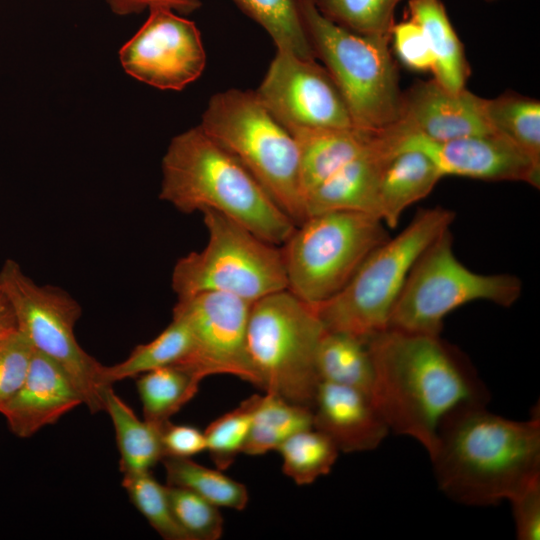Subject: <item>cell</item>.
Returning <instances> with one entry per match:
<instances>
[{
	"label": "cell",
	"instance_id": "6da1fadb",
	"mask_svg": "<svg viewBox=\"0 0 540 540\" xmlns=\"http://www.w3.org/2000/svg\"><path fill=\"white\" fill-rule=\"evenodd\" d=\"M374 367L371 399L390 430L432 452L442 419L490 395L470 361L440 335L386 329L366 339Z\"/></svg>",
	"mask_w": 540,
	"mask_h": 540
},
{
	"label": "cell",
	"instance_id": "7a4b0ae2",
	"mask_svg": "<svg viewBox=\"0 0 540 540\" xmlns=\"http://www.w3.org/2000/svg\"><path fill=\"white\" fill-rule=\"evenodd\" d=\"M439 489L469 506L510 500L540 479V419L511 420L486 404L462 405L440 422L429 454Z\"/></svg>",
	"mask_w": 540,
	"mask_h": 540
},
{
	"label": "cell",
	"instance_id": "3957f363",
	"mask_svg": "<svg viewBox=\"0 0 540 540\" xmlns=\"http://www.w3.org/2000/svg\"><path fill=\"white\" fill-rule=\"evenodd\" d=\"M159 197L185 214L216 211L280 246L296 227L259 182L199 125L171 140L162 159Z\"/></svg>",
	"mask_w": 540,
	"mask_h": 540
},
{
	"label": "cell",
	"instance_id": "277c9868",
	"mask_svg": "<svg viewBox=\"0 0 540 540\" xmlns=\"http://www.w3.org/2000/svg\"><path fill=\"white\" fill-rule=\"evenodd\" d=\"M199 127L231 154L295 222L305 220L296 140L255 91L214 94Z\"/></svg>",
	"mask_w": 540,
	"mask_h": 540
},
{
	"label": "cell",
	"instance_id": "5b68a950",
	"mask_svg": "<svg viewBox=\"0 0 540 540\" xmlns=\"http://www.w3.org/2000/svg\"><path fill=\"white\" fill-rule=\"evenodd\" d=\"M454 219L441 206L421 209L398 235L376 247L338 293L311 305L325 330L365 340L386 330L412 267Z\"/></svg>",
	"mask_w": 540,
	"mask_h": 540
},
{
	"label": "cell",
	"instance_id": "8992f818",
	"mask_svg": "<svg viewBox=\"0 0 540 540\" xmlns=\"http://www.w3.org/2000/svg\"><path fill=\"white\" fill-rule=\"evenodd\" d=\"M308 39L333 78L353 126L379 132L398 119L402 92L390 38L352 32L325 17L314 0H297Z\"/></svg>",
	"mask_w": 540,
	"mask_h": 540
},
{
	"label": "cell",
	"instance_id": "52a82bcc",
	"mask_svg": "<svg viewBox=\"0 0 540 540\" xmlns=\"http://www.w3.org/2000/svg\"><path fill=\"white\" fill-rule=\"evenodd\" d=\"M325 331L314 308L288 289L253 302L247 349L257 386L312 409L320 382L316 356Z\"/></svg>",
	"mask_w": 540,
	"mask_h": 540
},
{
	"label": "cell",
	"instance_id": "ba28073f",
	"mask_svg": "<svg viewBox=\"0 0 540 540\" xmlns=\"http://www.w3.org/2000/svg\"><path fill=\"white\" fill-rule=\"evenodd\" d=\"M201 213L208 242L176 262L171 286L178 298L220 292L253 303L288 288L280 245L216 211Z\"/></svg>",
	"mask_w": 540,
	"mask_h": 540
},
{
	"label": "cell",
	"instance_id": "9c48e42d",
	"mask_svg": "<svg viewBox=\"0 0 540 540\" xmlns=\"http://www.w3.org/2000/svg\"><path fill=\"white\" fill-rule=\"evenodd\" d=\"M388 238L384 223L370 214L330 211L307 217L281 245L287 289L310 305L331 298Z\"/></svg>",
	"mask_w": 540,
	"mask_h": 540
},
{
	"label": "cell",
	"instance_id": "30bf717a",
	"mask_svg": "<svg viewBox=\"0 0 540 540\" xmlns=\"http://www.w3.org/2000/svg\"><path fill=\"white\" fill-rule=\"evenodd\" d=\"M521 293L522 283L516 276L477 273L461 263L448 229L412 267L387 329L438 336L445 317L460 306L483 300L510 307Z\"/></svg>",
	"mask_w": 540,
	"mask_h": 540
},
{
	"label": "cell",
	"instance_id": "8fae6325",
	"mask_svg": "<svg viewBox=\"0 0 540 540\" xmlns=\"http://www.w3.org/2000/svg\"><path fill=\"white\" fill-rule=\"evenodd\" d=\"M0 293L9 303L17 330L69 376L91 413L104 411L103 365L78 343L74 328L81 307L64 290L36 284L8 259L0 270Z\"/></svg>",
	"mask_w": 540,
	"mask_h": 540
},
{
	"label": "cell",
	"instance_id": "7c38bea8",
	"mask_svg": "<svg viewBox=\"0 0 540 540\" xmlns=\"http://www.w3.org/2000/svg\"><path fill=\"white\" fill-rule=\"evenodd\" d=\"M252 303L239 297L202 292L178 298L173 314L183 317L192 332L193 346L180 364L203 378L229 374L257 386L247 349V326Z\"/></svg>",
	"mask_w": 540,
	"mask_h": 540
},
{
	"label": "cell",
	"instance_id": "4fadbf2b",
	"mask_svg": "<svg viewBox=\"0 0 540 540\" xmlns=\"http://www.w3.org/2000/svg\"><path fill=\"white\" fill-rule=\"evenodd\" d=\"M255 93L288 130L355 128L333 78L315 59L277 49Z\"/></svg>",
	"mask_w": 540,
	"mask_h": 540
},
{
	"label": "cell",
	"instance_id": "5bb4252c",
	"mask_svg": "<svg viewBox=\"0 0 540 540\" xmlns=\"http://www.w3.org/2000/svg\"><path fill=\"white\" fill-rule=\"evenodd\" d=\"M145 23L119 51L125 72L161 90L184 89L205 69L206 52L193 21L150 7Z\"/></svg>",
	"mask_w": 540,
	"mask_h": 540
},
{
	"label": "cell",
	"instance_id": "9a60e30c",
	"mask_svg": "<svg viewBox=\"0 0 540 540\" xmlns=\"http://www.w3.org/2000/svg\"><path fill=\"white\" fill-rule=\"evenodd\" d=\"M416 149L426 154L441 175L483 181H518L539 188L540 169L513 142L493 132L446 141L419 135L397 140L396 149Z\"/></svg>",
	"mask_w": 540,
	"mask_h": 540
},
{
	"label": "cell",
	"instance_id": "2e32d148",
	"mask_svg": "<svg viewBox=\"0 0 540 540\" xmlns=\"http://www.w3.org/2000/svg\"><path fill=\"white\" fill-rule=\"evenodd\" d=\"M485 100L466 88L450 92L434 79L419 80L402 92L398 119L385 131L397 139L419 135L434 141L493 133Z\"/></svg>",
	"mask_w": 540,
	"mask_h": 540
},
{
	"label": "cell",
	"instance_id": "e0dca14e",
	"mask_svg": "<svg viewBox=\"0 0 540 540\" xmlns=\"http://www.w3.org/2000/svg\"><path fill=\"white\" fill-rule=\"evenodd\" d=\"M81 404L83 398L66 372L34 350L25 380L0 413L13 434L28 438Z\"/></svg>",
	"mask_w": 540,
	"mask_h": 540
},
{
	"label": "cell",
	"instance_id": "ac0fdd59",
	"mask_svg": "<svg viewBox=\"0 0 540 540\" xmlns=\"http://www.w3.org/2000/svg\"><path fill=\"white\" fill-rule=\"evenodd\" d=\"M312 411L313 427L342 452L376 449L390 431L371 397L351 387L320 381Z\"/></svg>",
	"mask_w": 540,
	"mask_h": 540
},
{
	"label": "cell",
	"instance_id": "d6986e66",
	"mask_svg": "<svg viewBox=\"0 0 540 540\" xmlns=\"http://www.w3.org/2000/svg\"><path fill=\"white\" fill-rule=\"evenodd\" d=\"M392 153L376 132L371 145L363 153L339 168L305 197V219L330 211L362 212L378 218L380 175Z\"/></svg>",
	"mask_w": 540,
	"mask_h": 540
},
{
	"label": "cell",
	"instance_id": "ffe728a7",
	"mask_svg": "<svg viewBox=\"0 0 540 540\" xmlns=\"http://www.w3.org/2000/svg\"><path fill=\"white\" fill-rule=\"evenodd\" d=\"M443 178L436 165L423 152L400 149L390 154L381 171L377 216L395 228L403 212L429 195Z\"/></svg>",
	"mask_w": 540,
	"mask_h": 540
},
{
	"label": "cell",
	"instance_id": "44dd1931",
	"mask_svg": "<svg viewBox=\"0 0 540 540\" xmlns=\"http://www.w3.org/2000/svg\"><path fill=\"white\" fill-rule=\"evenodd\" d=\"M289 131L299 149L303 201L315 187L363 153L376 133L357 128H295Z\"/></svg>",
	"mask_w": 540,
	"mask_h": 540
},
{
	"label": "cell",
	"instance_id": "7402d4cb",
	"mask_svg": "<svg viewBox=\"0 0 540 540\" xmlns=\"http://www.w3.org/2000/svg\"><path fill=\"white\" fill-rule=\"evenodd\" d=\"M407 12L425 34L431 49L434 80L450 92L465 89L470 75L464 47L441 0H409Z\"/></svg>",
	"mask_w": 540,
	"mask_h": 540
},
{
	"label": "cell",
	"instance_id": "603a6c76",
	"mask_svg": "<svg viewBox=\"0 0 540 540\" xmlns=\"http://www.w3.org/2000/svg\"><path fill=\"white\" fill-rule=\"evenodd\" d=\"M103 402L114 427L122 474L150 471L164 458L162 425L140 420L112 385L104 389Z\"/></svg>",
	"mask_w": 540,
	"mask_h": 540
},
{
	"label": "cell",
	"instance_id": "cb8c5ba5",
	"mask_svg": "<svg viewBox=\"0 0 540 540\" xmlns=\"http://www.w3.org/2000/svg\"><path fill=\"white\" fill-rule=\"evenodd\" d=\"M316 367L320 381L351 387L371 397L374 367L365 339L325 331L318 346Z\"/></svg>",
	"mask_w": 540,
	"mask_h": 540
},
{
	"label": "cell",
	"instance_id": "d4e9b609",
	"mask_svg": "<svg viewBox=\"0 0 540 540\" xmlns=\"http://www.w3.org/2000/svg\"><path fill=\"white\" fill-rule=\"evenodd\" d=\"M192 346L193 337L187 321L173 314L171 323L153 340L136 346L122 362L103 365V382L112 385L160 367L180 364L188 357Z\"/></svg>",
	"mask_w": 540,
	"mask_h": 540
},
{
	"label": "cell",
	"instance_id": "484cf974",
	"mask_svg": "<svg viewBox=\"0 0 540 540\" xmlns=\"http://www.w3.org/2000/svg\"><path fill=\"white\" fill-rule=\"evenodd\" d=\"M204 378L182 365L160 367L138 376L144 420L161 426L198 392Z\"/></svg>",
	"mask_w": 540,
	"mask_h": 540
},
{
	"label": "cell",
	"instance_id": "4316f807",
	"mask_svg": "<svg viewBox=\"0 0 540 540\" xmlns=\"http://www.w3.org/2000/svg\"><path fill=\"white\" fill-rule=\"evenodd\" d=\"M313 427V411L266 392L254 412L242 453L259 456L277 448L295 433Z\"/></svg>",
	"mask_w": 540,
	"mask_h": 540
},
{
	"label": "cell",
	"instance_id": "83f0119b",
	"mask_svg": "<svg viewBox=\"0 0 540 540\" xmlns=\"http://www.w3.org/2000/svg\"><path fill=\"white\" fill-rule=\"evenodd\" d=\"M492 129L520 148L540 169V102L515 92L485 100Z\"/></svg>",
	"mask_w": 540,
	"mask_h": 540
},
{
	"label": "cell",
	"instance_id": "f1b7e54d",
	"mask_svg": "<svg viewBox=\"0 0 540 540\" xmlns=\"http://www.w3.org/2000/svg\"><path fill=\"white\" fill-rule=\"evenodd\" d=\"M167 485L193 491L217 507L243 510L249 501L248 490L242 483L221 470L204 467L190 458L164 457Z\"/></svg>",
	"mask_w": 540,
	"mask_h": 540
},
{
	"label": "cell",
	"instance_id": "f546056e",
	"mask_svg": "<svg viewBox=\"0 0 540 540\" xmlns=\"http://www.w3.org/2000/svg\"><path fill=\"white\" fill-rule=\"evenodd\" d=\"M262 26L279 50L300 58H316L302 23L297 0H232Z\"/></svg>",
	"mask_w": 540,
	"mask_h": 540
},
{
	"label": "cell",
	"instance_id": "4dcf8cb0",
	"mask_svg": "<svg viewBox=\"0 0 540 540\" xmlns=\"http://www.w3.org/2000/svg\"><path fill=\"white\" fill-rule=\"evenodd\" d=\"M282 469L297 485H308L327 475L334 466L339 449L314 427L295 433L278 448Z\"/></svg>",
	"mask_w": 540,
	"mask_h": 540
},
{
	"label": "cell",
	"instance_id": "1f68e13d",
	"mask_svg": "<svg viewBox=\"0 0 540 540\" xmlns=\"http://www.w3.org/2000/svg\"><path fill=\"white\" fill-rule=\"evenodd\" d=\"M402 0H314L334 23L361 35L390 38L397 5Z\"/></svg>",
	"mask_w": 540,
	"mask_h": 540
},
{
	"label": "cell",
	"instance_id": "d6a6232c",
	"mask_svg": "<svg viewBox=\"0 0 540 540\" xmlns=\"http://www.w3.org/2000/svg\"><path fill=\"white\" fill-rule=\"evenodd\" d=\"M122 486L132 504L162 538L190 540L173 515L166 486L150 471L123 474Z\"/></svg>",
	"mask_w": 540,
	"mask_h": 540
},
{
	"label": "cell",
	"instance_id": "836d02e7",
	"mask_svg": "<svg viewBox=\"0 0 540 540\" xmlns=\"http://www.w3.org/2000/svg\"><path fill=\"white\" fill-rule=\"evenodd\" d=\"M260 399V395H252L214 420L204 431L206 450L219 470L228 469L242 453Z\"/></svg>",
	"mask_w": 540,
	"mask_h": 540
},
{
	"label": "cell",
	"instance_id": "e575fe53",
	"mask_svg": "<svg viewBox=\"0 0 540 540\" xmlns=\"http://www.w3.org/2000/svg\"><path fill=\"white\" fill-rule=\"evenodd\" d=\"M173 515L190 540H218L223 535L219 507L191 490L166 485Z\"/></svg>",
	"mask_w": 540,
	"mask_h": 540
},
{
	"label": "cell",
	"instance_id": "d590c367",
	"mask_svg": "<svg viewBox=\"0 0 540 540\" xmlns=\"http://www.w3.org/2000/svg\"><path fill=\"white\" fill-rule=\"evenodd\" d=\"M33 353V347L17 329L0 338V410L21 387Z\"/></svg>",
	"mask_w": 540,
	"mask_h": 540
},
{
	"label": "cell",
	"instance_id": "8d00e7d4",
	"mask_svg": "<svg viewBox=\"0 0 540 540\" xmlns=\"http://www.w3.org/2000/svg\"><path fill=\"white\" fill-rule=\"evenodd\" d=\"M390 42L396 56L407 68L419 72L432 71L434 58L425 34L417 23L408 18L395 23Z\"/></svg>",
	"mask_w": 540,
	"mask_h": 540
},
{
	"label": "cell",
	"instance_id": "74e56055",
	"mask_svg": "<svg viewBox=\"0 0 540 540\" xmlns=\"http://www.w3.org/2000/svg\"><path fill=\"white\" fill-rule=\"evenodd\" d=\"M519 540L540 538V479L509 500Z\"/></svg>",
	"mask_w": 540,
	"mask_h": 540
},
{
	"label": "cell",
	"instance_id": "f35d334b",
	"mask_svg": "<svg viewBox=\"0 0 540 540\" xmlns=\"http://www.w3.org/2000/svg\"><path fill=\"white\" fill-rule=\"evenodd\" d=\"M164 457L191 458L206 450L204 432L189 425H175L170 421L161 426Z\"/></svg>",
	"mask_w": 540,
	"mask_h": 540
},
{
	"label": "cell",
	"instance_id": "ab89813d",
	"mask_svg": "<svg viewBox=\"0 0 540 540\" xmlns=\"http://www.w3.org/2000/svg\"><path fill=\"white\" fill-rule=\"evenodd\" d=\"M112 11L118 15L142 12L145 8L165 7L183 14L200 8V0H107Z\"/></svg>",
	"mask_w": 540,
	"mask_h": 540
},
{
	"label": "cell",
	"instance_id": "60d3db41",
	"mask_svg": "<svg viewBox=\"0 0 540 540\" xmlns=\"http://www.w3.org/2000/svg\"><path fill=\"white\" fill-rule=\"evenodd\" d=\"M16 329V321L12 309L0 293V338Z\"/></svg>",
	"mask_w": 540,
	"mask_h": 540
},
{
	"label": "cell",
	"instance_id": "b9f144b4",
	"mask_svg": "<svg viewBox=\"0 0 540 540\" xmlns=\"http://www.w3.org/2000/svg\"><path fill=\"white\" fill-rule=\"evenodd\" d=\"M483 1H485V2H487V3H492V2L499 1V0H483Z\"/></svg>",
	"mask_w": 540,
	"mask_h": 540
}]
</instances>
